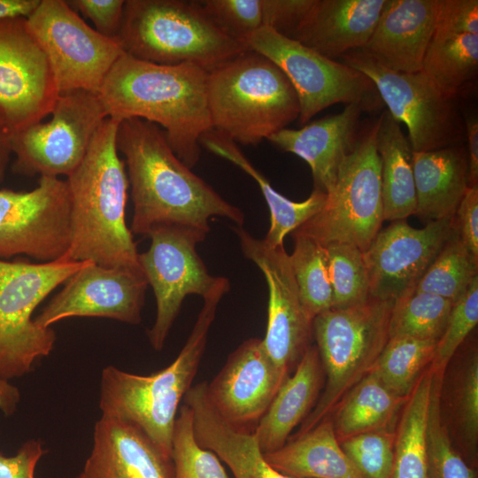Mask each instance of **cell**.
Listing matches in <instances>:
<instances>
[{
	"instance_id": "1",
	"label": "cell",
	"mask_w": 478,
	"mask_h": 478,
	"mask_svg": "<svg viewBox=\"0 0 478 478\" xmlns=\"http://www.w3.org/2000/svg\"><path fill=\"white\" fill-rule=\"evenodd\" d=\"M116 146L127 167L134 204L133 234L149 236L165 226L208 234L212 217L228 219L238 227L243 224L242 210L179 159L158 125L138 118L120 121Z\"/></svg>"
},
{
	"instance_id": "2",
	"label": "cell",
	"mask_w": 478,
	"mask_h": 478,
	"mask_svg": "<svg viewBox=\"0 0 478 478\" xmlns=\"http://www.w3.org/2000/svg\"><path fill=\"white\" fill-rule=\"evenodd\" d=\"M207 78L208 72L192 63L158 65L124 52L98 95L109 118L161 126L174 154L192 168L200 158L201 137L212 129Z\"/></svg>"
},
{
	"instance_id": "3",
	"label": "cell",
	"mask_w": 478,
	"mask_h": 478,
	"mask_svg": "<svg viewBox=\"0 0 478 478\" xmlns=\"http://www.w3.org/2000/svg\"><path fill=\"white\" fill-rule=\"evenodd\" d=\"M119 123L104 119L84 158L66 180L72 239L61 259L143 273L136 243L126 222L129 181L116 146Z\"/></svg>"
},
{
	"instance_id": "4",
	"label": "cell",
	"mask_w": 478,
	"mask_h": 478,
	"mask_svg": "<svg viewBox=\"0 0 478 478\" xmlns=\"http://www.w3.org/2000/svg\"><path fill=\"white\" fill-rule=\"evenodd\" d=\"M228 279L218 276L183 348L165 368L147 375L115 366L103 369L99 407L102 416L138 428L168 459L180 403L197 374L218 305L229 290Z\"/></svg>"
},
{
	"instance_id": "5",
	"label": "cell",
	"mask_w": 478,
	"mask_h": 478,
	"mask_svg": "<svg viewBox=\"0 0 478 478\" xmlns=\"http://www.w3.org/2000/svg\"><path fill=\"white\" fill-rule=\"evenodd\" d=\"M207 99L212 129L243 145L268 140L300 114L286 75L251 50L208 73Z\"/></svg>"
},
{
	"instance_id": "6",
	"label": "cell",
	"mask_w": 478,
	"mask_h": 478,
	"mask_svg": "<svg viewBox=\"0 0 478 478\" xmlns=\"http://www.w3.org/2000/svg\"><path fill=\"white\" fill-rule=\"evenodd\" d=\"M117 41L137 59L192 63L208 73L248 50L212 22L199 1L125 0Z\"/></svg>"
},
{
	"instance_id": "7",
	"label": "cell",
	"mask_w": 478,
	"mask_h": 478,
	"mask_svg": "<svg viewBox=\"0 0 478 478\" xmlns=\"http://www.w3.org/2000/svg\"><path fill=\"white\" fill-rule=\"evenodd\" d=\"M394 301L370 298L343 309H330L312 320L325 382L320 397L301 423L298 436L329 418L339 402L368 374L389 340Z\"/></svg>"
},
{
	"instance_id": "8",
	"label": "cell",
	"mask_w": 478,
	"mask_h": 478,
	"mask_svg": "<svg viewBox=\"0 0 478 478\" xmlns=\"http://www.w3.org/2000/svg\"><path fill=\"white\" fill-rule=\"evenodd\" d=\"M89 261L0 259V378L30 373L54 348L56 334L32 318L36 307Z\"/></svg>"
},
{
	"instance_id": "9",
	"label": "cell",
	"mask_w": 478,
	"mask_h": 478,
	"mask_svg": "<svg viewBox=\"0 0 478 478\" xmlns=\"http://www.w3.org/2000/svg\"><path fill=\"white\" fill-rule=\"evenodd\" d=\"M376 129L375 121L358 134L323 207L296 232L324 247L347 243L362 252L368 248L384 221Z\"/></svg>"
},
{
	"instance_id": "10",
	"label": "cell",
	"mask_w": 478,
	"mask_h": 478,
	"mask_svg": "<svg viewBox=\"0 0 478 478\" xmlns=\"http://www.w3.org/2000/svg\"><path fill=\"white\" fill-rule=\"evenodd\" d=\"M243 44L272 61L289 79L299 100L301 124L335 104H357L368 111L379 103L375 86L362 73L268 27L262 26Z\"/></svg>"
},
{
	"instance_id": "11",
	"label": "cell",
	"mask_w": 478,
	"mask_h": 478,
	"mask_svg": "<svg viewBox=\"0 0 478 478\" xmlns=\"http://www.w3.org/2000/svg\"><path fill=\"white\" fill-rule=\"evenodd\" d=\"M340 58L366 75L391 116L406 125L412 151L460 144L465 138L464 119L455 100L442 94L422 72L389 70L362 49L349 51Z\"/></svg>"
},
{
	"instance_id": "12",
	"label": "cell",
	"mask_w": 478,
	"mask_h": 478,
	"mask_svg": "<svg viewBox=\"0 0 478 478\" xmlns=\"http://www.w3.org/2000/svg\"><path fill=\"white\" fill-rule=\"evenodd\" d=\"M51 118L9 136L13 173L26 176H68L84 158L107 113L97 93L59 94Z\"/></svg>"
},
{
	"instance_id": "13",
	"label": "cell",
	"mask_w": 478,
	"mask_h": 478,
	"mask_svg": "<svg viewBox=\"0 0 478 478\" xmlns=\"http://www.w3.org/2000/svg\"><path fill=\"white\" fill-rule=\"evenodd\" d=\"M27 22L47 57L59 94L80 89L98 94L124 53L118 41L96 32L65 0H41Z\"/></svg>"
},
{
	"instance_id": "14",
	"label": "cell",
	"mask_w": 478,
	"mask_h": 478,
	"mask_svg": "<svg viewBox=\"0 0 478 478\" xmlns=\"http://www.w3.org/2000/svg\"><path fill=\"white\" fill-rule=\"evenodd\" d=\"M66 181L40 176L30 191L0 189V259L27 255L42 263L61 259L71 245Z\"/></svg>"
},
{
	"instance_id": "15",
	"label": "cell",
	"mask_w": 478,
	"mask_h": 478,
	"mask_svg": "<svg viewBox=\"0 0 478 478\" xmlns=\"http://www.w3.org/2000/svg\"><path fill=\"white\" fill-rule=\"evenodd\" d=\"M206 235L186 227H159L148 236L149 249L139 253L142 271L156 298V319L148 332L156 351L162 350L185 297H204L217 280L197 251Z\"/></svg>"
},
{
	"instance_id": "16",
	"label": "cell",
	"mask_w": 478,
	"mask_h": 478,
	"mask_svg": "<svg viewBox=\"0 0 478 478\" xmlns=\"http://www.w3.org/2000/svg\"><path fill=\"white\" fill-rule=\"evenodd\" d=\"M59 96L27 19L0 20V127L10 136L50 115Z\"/></svg>"
},
{
	"instance_id": "17",
	"label": "cell",
	"mask_w": 478,
	"mask_h": 478,
	"mask_svg": "<svg viewBox=\"0 0 478 478\" xmlns=\"http://www.w3.org/2000/svg\"><path fill=\"white\" fill-rule=\"evenodd\" d=\"M244 257L262 272L268 288L267 325L263 345L273 362L294 370L311 345L312 319L305 312L284 246L270 247L242 227H233Z\"/></svg>"
},
{
	"instance_id": "18",
	"label": "cell",
	"mask_w": 478,
	"mask_h": 478,
	"mask_svg": "<svg viewBox=\"0 0 478 478\" xmlns=\"http://www.w3.org/2000/svg\"><path fill=\"white\" fill-rule=\"evenodd\" d=\"M456 230L454 216L415 228L392 221L363 252L370 298L396 301L412 290Z\"/></svg>"
},
{
	"instance_id": "19",
	"label": "cell",
	"mask_w": 478,
	"mask_h": 478,
	"mask_svg": "<svg viewBox=\"0 0 478 478\" xmlns=\"http://www.w3.org/2000/svg\"><path fill=\"white\" fill-rule=\"evenodd\" d=\"M148 286L142 272L89 261L34 320L42 328L71 317H100L137 325Z\"/></svg>"
},
{
	"instance_id": "20",
	"label": "cell",
	"mask_w": 478,
	"mask_h": 478,
	"mask_svg": "<svg viewBox=\"0 0 478 478\" xmlns=\"http://www.w3.org/2000/svg\"><path fill=\"white\" fill-rule=\"evenodd\" d=\"M289 375L270 358L262 339L250 338L229 354L206 383V396L229 425L253 433Z\"/></svg>"
},
{
	"instance_id": "21",
	"label": "cell",
	"mask_w": 478,
	"mask_h": 478,
	"mask_svg": "<svg viewBox=\"0 0 478 478\" xmlns=\"http://www.w3.org/2000/svg\"><path fill=\"white\" fill-rule=\"evenodd\" d=\"M439 0H387L362 50L386 68L420 72L436 28Z\"/></svg>"
},
{
	"instance_id": "22",
	"label": "cell",
	"mask_w": 478,
	"mask_h": 478,
	"mask_svg": "<svg viewBox=\"0 0 478 478\" xmlns=\"http://www.w3.org/2000/svg\"><path fill=\"white\" fill-rule=\"evenodd\" d=\"M81 478H173L172 459L135 426L101 416Z\"/></svg>"
},
{
	"instance_id": "23",
	"label": "cell",
	"mask_w": 478,
	"mask_h": 478,
	"mask_svg": "<svg viewBox=\"0 0 478 478\" xmlns=\"http://www.w3.org/2000/svg\"><path fill=\"white\" fill-rule=\"evenodd\" d=\"M364 110L357 104H347L337 114L316 120L300 129L283 128L268 140L280 150L304 159L312 171L313 189L327 194L356 141L358 119Z\"/></svg>"
},
{
	"instance_id": "24",
	"label": "cell",
	"mask_w": 478,
	"mask_h": 478,
	"mask_svg": "<svg viewBox=\"0 0 478 478\" xmlns=\"http://www.w3.org/2000/svg\"><path fill=\"white\" fill-rule=\"evenodd\" d=\"M387 0H315L295 40L335 59L362 49Z\"/></svg>"
},
{
	"instance_id": "25",
	"label": "cell",
	"mask_w": 478,
	"mask_h": 478,
	"mask_svg": "<svg viewBox=\"0 0 478 478\" xmlns=\"http://www.w3.org/2000/svg\"><path fill=\"white\" fill-rule=\"evenodd\" d=\"M206 383L190 387L183 397L193 412L197 443L223 460L235 478H292L269 465L255 432L237 430L220 417L207 398Z\"/></svg>"
},
{
	"instance_id": "26",
	"label": "cell",
	"mask_w": 478,
	"mask_h": 478,
	"mask_svg": "<svg viewBox=\"0 0 478 478\" xmlns=\"http://www.w3.org/2000/svg\"><path fill=\"white\" fill-rule=\"evenodd\" d=\"M324 382L318 349L315 344H311L294 373L277 391L255 430L264 454L276 451L287 443L293 429L315 406Z\"/></svg>"
},
{
	"instance_id": "27",
	"label": "cell",
	"mask_w": 478,
	"mask_h": 478,
	"mask_svg": "<svg viewBox=\"0 0 478 478\" xmlns=\"http://www.w3.org/2000/svg\"><path fill=\"white\" fill-rule=\"evenodd\" d=\"M415 214L426 223L455 216L468 188L467 155L461 144L412 152Z\"/></svg>"
},
{
	"instance_id": "28",
	"label": "cell",
	"mask_w": 478,
	"mask_h": 478,
	"mask_svg": "<svg viewBox=\"0 0 478 478\" xmlns=\"http://www.w3.org/2000/svg\"><path fill=\"white\" fill-rule=\"evenodd\" d=\"M265 457L292 478H366L342 449L330 418Z\"/></svg>"
},
{
	"instance_id": "29",
	"label": "cell",
	"mask_w": 478,
	"mask_h": 478,
	"mask_svg": "<svg viewBox=\"0 0 478 478\" xmlns=\"http://www.w3.org/2000/svg\"><path fill=\"white\" fill-rule=\"evenodd\" d=\"M200 145L232 162L258 183L270 211V227L263 239L270 247L283 245L285 236L318 213L325 204L327 194L317 189L301 202L291 201L277 192L245 157L237 143L214 129L201 137Z\"/></svg>"
},
{
	"instance_id": "30",
	"label": "cell",
	"mask_w": 478,
	"mask_h": 478,
	"mask_svg": "<svg viewBox=\"0 0 478 478\" xmlns=\"http://www.w3.org/2000/svg\"><path fill=\"white\" fill-rule=\"evenodd\" d=\"M376 124L383 220H404L416 212L413 151L399 122L388 111L382 112Z\"/></svg>"
},
{
	"instance_id": "31",
	"label": "cell",
	"mask_w": 478,
	"mask_h": 478,
	"mask_svg": "<svg viewBox=\"0 0 478 478\" xmlns=\"http://www.w3.org/2000/svg\"><path fill=\"white\" fill-rule=\"evenodd\" d=\"M408 397L395 395L369 373L348 391L329 417L337 439L340 442L368 432L394 431Z\"/></svg>"
},
{
	"instance_id": "32",
	"label": "cell",
	"mask_w": 478,
	"mask_h": 478,
	"mask_svg": "<svg viewBox=\"0 0 478 478\" xmlns=\"http://www.w3.org/2000/svg\"><path fill=\"white\" fill-rule=\"evenodd\" d=\"M433 373L427 367L400 412L391 478H428L427 426Z\"/></svg>"
},
{
	"instance_id": "33",
	"label": "cell",
	"mask_w": 478,
	"mask_h": 478,
	"mask_svg": "<svg viewBox=\"0 0 478 478\" xmlns=\"http://www.w3.org/2000/svg\"><path fill=\"white\" fill-rule=\"evenodd\" d=\"M478 71V35L435 33L421 70L445 96L454 99L474 81Z\"/></svg>"
},
{
	"instance_id": "34",
	"label": "cell",
	"mask_w": 478,
	"mask_h": 478,
	"mask_svg": "<svg viewBox=\"0 0 478 478\" xmlns=\"http://www.w3.org/2000/svg\"><path fill=\"white\" fill-rule=\"evenodd\" d=\"M436 344V341L389 337L370 373L395 395L408 397L430 365Z\"/></svg>"
},
{
	"instance_id": "35",
	"label": "cell",
	"mask_w": 478,
	"mask_h": 478,
	"mask_svg": "<svg viewBox=\"0 0 478 478\" xmlns=\"http://www.w3.org/2000/svg\"><path fill=\"white\" fill-rule=\"evenodd\" d=\"M292 235L294 250L289 255L291 268L302 305L313 320L330 310L333 305L326 249L305 235L296 231Z\"/></svg>"
},
{
	"instance_id": "36",
	"label": "cell",
	"mask_w": 478,
	"mask_h": 478,
	"mask_svg": "<svg viewBox=\"0 0 478 478\" xmlns=\"http://www.w3.org/2000/svg\"><path fill=\"white\" fill-rule=\"evenodd\" d=\"M452 306V302L440 296L411 290L394 301L389 338L437 341L446 328Z\"/></svg>"
},
{
	"instance_id": "37",
	"label": "cell",
	"mask_w": 478,
	"mask_h": 478,
	"mask_svg": "<svg viewBox=\"0 0 478 478\" xmlns=\"http://www.w3.org/2000/svg\"><path fill=\"white\" fill-rule=\"evenodd\" d=\"M478 277V259L461 243L457 229L412 290L432 293L456 303Z\"/></svg>"
},
{
	"instance_id": "38",
	"label": "cell",
	"mask_w": 478,
	"mask_h": 478,
	"mask_svg": "<svg viewBox=\"0 0 478 478\" xmlns=\"http://www.w3.org/2000/svg\"><path fill=\"white\" fill-rule=\"evenodd\" d=\"M333 294L331 309H343L370 299L363 252L351 244L332 243L325 247Z\"/></svg>"
},
{
	"instance_id": "39",
	"label": "cell",
	"mask_w": 478,
	"mask_h": 478,
	"mask_svg": "<svg viewBox=\"0 0 478 478\" xmlns=\"http://www.w3.org/2000/svg\"><path fill=\"white\" fill-rule=\"evenodd\" d=\"M444 375L433 374L427 426L428 478H475L474 470L453 448L443 421L441 399Z\"/></svg>"
},
{
	"instance_id": "40",
	"label": "cell",
	"mask_w": 478,
	"mask_h": 478,
	"mask_svg": "<svg viewBox=\"0 0 478 478\" xmlns=\"http://www.w3.org/2000/svg\"><path fill=\"white\" fill-rule=\"evenodd\" d=\"M171 458L173 478H229L220 459L197 443L193 412L184 403L173 427Z\"/></svg>"
},
{
	"instance_id": "41",
	"label": "cell",
	"mask_w": 478,
	"mask_h": 478,
	"mask_svg": "<svg viewBox=\"0 0 478 478\" xmlns=\"http://www.w3.org/2000/svg\"><path fill=\"white\" fill-rule=\"evenodd\" d=\"M478 323V277L453 304L446 328L436 341L429 365L433 374H445L452 357Z\"/></svg>"
},
{
	"instance_id": "42",
	"label": "cell",
	"mask_w": 478,
	"mask_h": 478,
	"mask_svg": "<svg viewBox=\"0 0 478 478\" xmlns=\"http://www.w3.org/2000/svg\"><path fill=\"white\" fill-rule=\"evenodd\" d=\"M395 431L359 434L340 445L366 478H391L394 461Z\"/></svg>"
},
{
	"instance_id": "43",
	"label": "cell",
	"mask_w": 478,
	"mask_h": 478,
	"mask_svg": "<svg viewBox=\"0 0 478 478\" xmlns=\"http://www.w3.org/2000/svg\"><path fill=\"white\" fill-rule=\"evenodd\" d=\"M452 415L465 447L474 451L478 441V354L474 350L457 377Z\"/></svg>"
},
{
	"instance_id": "44",
	"label": "cell",
	"mask_w": 478,
	"mask_h": 478,
	"mask_svg": "<svg viewBox=\"0 0 478 478\" xmlns=\"http://www.w3.org/2000/svg\"><path fill=\"white\" fill-rule=\"evenodd\" d=\"M199 2L207 16L223 33L242 43L263 26L262 0Z\"/></svg>"
},
{
	"instance_id": "45",
	"label": "cell",
	"mask_w": 478,
	"mask_h": 478,
	"mask_svg": "<svg viewBox=\"0 0 478 478\" xmlns=\"http://www.w3.org/2000/svg\"><path fill=\"white\" fill-rule=\"evenodd\" d=\"M315 0H262L263 26L295 40Z\"/></svg>"
},
{
	"instance_id": "46",
	"label": "cell",
	"mask_w": 478,
	"mask_h": 478,
	"mask_svg": "<svg viewBox=\"0 0 478 478\" xmlns=\"http://www.w3.org/2000/svg\"><path fill=\"white\" fill-rule=\"evenodd\" d=\"M68 5L89 19L100 35L117 41L125 0H68Z\"/></svg>"
},
{
	"instance_id": "47",
	"label": "cell",
	"mask_w": 478,
	"mask_h": 478,
	"mask_svg": "<svg viewBox=\"0 0 478 478\" xmlns=\"http://www.w3.org/2000/svg\"><path fill=\"white\" fill-rule=\"evenodd\" d=\"M435 33L478 35V1L439 0Z\"/></svg>"
},
{
	"instance_id": "48",
	"label": "cell",
	"mask_w": 478,
	"mask_h": 478,
	"mask_svg": "<svg viewBox=\"0 0 478 478\" xmlns=\"http://www.w3.org/2000/svg\"><path fill=\"white\" fill-rule=\"evenodd\" d=\"M45 453L37 439L26 441L12 456L0 451V478H36V466Z\"/></svg>"
},
{
	"instance_id": "49",
	"label": "cell",
	"mask_w": 478,
	"mask_h": 478,
	"mask_svg": "<svg viewBox=\"0 0 478 478\" xmlns=\"http://www.w3.org/2000/svg\"><path fill=\"white\" fill-rule=\"evenodd\" d=\"M454 222L461 243L478 259V186L468 187L466 190Z\"/></svg>"
},
{
	"instance_id": "50",
	"label": "cell",
	"mask_w": 478,
	"mask_h": 478,
	"mask_svg": "<svg viewBox=\"0 0 478 478\" xmlns=\"http://www.w3.org/2000/svg\"><path fill=\"white\" fill-rule=\"evenodd\" d=\"M467 140L468 187L478 186V120L476 115L464 117Z\"/></svg>"
},
{
	"instance_id": "51",
	"label": "cell",
	"mask_w": 478,
	"mask_h": 478,
	"mask_svg": "<svg viewBox=\"0 0 478 478\" xmlns=\"http://www.w3.org/2000/svg\"><path fill=\"white\" fill-rule=\"evenodd\" d=\"M41 0H0V20L27 19L39 6Z\"/></svg>"
},
{
	"instance_id": "52",
	"label": "cell",
	"mask_w": 478,
	"mask_h": 478,
	"mask_svg": "<svg viewBox=\"0 0 478 478\" xmlns=\"http://www.w3.org/2000/svg\"><path fill=\"white\" fill-rule=\"evenodd\" d=\"M20 401L19 389L9 381L0 378V410L6 415L13 414Z\"/></svg>"
},
{
	"instance_id": "53",
	"label": "cell",
	"mask_w": 478,
	"mask_h": 478,
	"mask_svg": "<svg viewBox=\"0 0 478 478\" xmlns=\"http://www.w3.org/2000/svg\"><path fill=\"white\" fill-rule=\"evenodd\" d=\"M12 154L9 135L0 127V184L4 180Z\"/></svg>"
},
{
	"instance_id": "54",
	"label": "cell",
	"mask_w": 478,
	"mask_h": 478,
	"mask_svg": "<svg viewBox=\"0 0 478 478\" xmlns=\"http://www.w3.org/2000/svg\"><path fill=\"white\" fill-rule=\"evenodd\" d=\"M76 478H81L79 475Z\"/></svg>"
}]
</instances>
